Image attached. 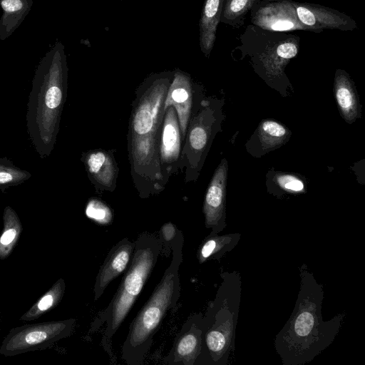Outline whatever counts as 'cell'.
<instances>
[{
  "instance_id": "obj_1",
  "label": "cell",
  "mask_w": 365,
  "mask_h": 365,
  "mask_svg": "<svg viewBox=\"0 0 365 365\" xmlns=\"http://www.w3.org/2000/svg\"><path fill=\"white\" fill-rule=\"evenodd\" d=\"M173 71L148 76L138 86L132 101L127 135L130 172L142 199L162 192L166 184L161 173L159 148L165 102Z\"/></svg>"
},
{
  "instance_id": "obj_2",
  "label": "cell",
  "mask_w": 365,
  "mask_h": 365,
  "mask_svg": "<svg viewBox=\"0 0 365 365\" xmlns=\"http://www.w3.org/2000/svg\"><path fill=\"white\" fill-rule=\"evenodd\" d=\"M300 287L294 309L274 340L283 365H304L319 355L335 339L344 313L324 321V291L306 264L299 268Z\"/></svg>"
},
{
  "instance_id": "obj_3",
  "label": "cell",
  "mask_w": 365,
  "mask_h": 365,
  "mask_svg": "<svg viewBox=\"0 0 365 365\" xmlns=\"http://www.w3.org/2000/svg\"><path fill=\"white\" fill-rule=\"evenodd\" d=\"M68 72L64 46L56 41L36 67L27 103V133L42 159L51 155L56 142L67 98Z\"/></svg>"
},
{
  "instance_id": "obj_4",
  "label": "cell",
  "mask_w": 365,
  "mask_h": 365,
  "mask_svg": "<svg viewBox=\"0 0 365 365\" xmlns=\"http://www.w3.org/2000/svg\"><path fill=\"white\" fill-rule=\"evenodd\" d=\"M184 237L178 229L172 246L169 266L151 295L130 324L122 345L121 357L128 365H141L168 312L175 308L180 297L179 269L182 261Z\"/></svg>"
},
{
  "instance_id": "obj_5",
  "label": "cell",
  "mask_w": 365,
  "mask_h": 365,
  "mask_svg": "<svg viewBox=\"0 0 365 365\" xmlns=\"http://www.w3.org/2000/svg\"><path fill=\"white\" fill-rule=\"evenodd\" d=\"M160 253L159 238L148 232L140 233L135 240L131 260L115 294L91 322L90 332L104 326L101 344L111 359H114L113 338L143 290Z\"/></svg>"
},
{
  "instance_id": "obj_6",
  "label": "cell",
  "mask_w": 365,
  "mask_h": 365,
  "mask_svg": "<svg viewBox=\"0 0 365 365\" xmlns=\"http://www.w3.org/2000/svg\"><path fill=\"white\" fill-rule=\"evenodd\" d=\"M215 299L202 318V348L195 365H227L235 351L242 279L237 271L222 272Z\"/></svg>"
},
{
  "instance_id": "obj_7",
  "label": "cell",
  "mask_w": 365,
  "mask_h": 365,
  "mask_svg": "<svg viewBox=\"0 0 365 365\" xmlns=\"http://www.w3.org/2000/svg\"><path fill=\"white\" fill-rule=\"evenodd\" d=\"M234 51L240 53V60L249 58L255 72L272 88L285 97L293 87L285 68L299 50L300 38L285 31H271L252 24L239 37Z\"/></svg>"
},
{
  "instance_id": "obj_8",
  "label": "cell",
  "mask_w": 365,
  "mask_h": 365,
  "mask_svg": "<svg viewBox=\"0 0 365 365\" xmlns=\"http://www.w3.org/2000/svg\"><path fill=\"white\" fill-rule=\"evenodd\" d=\"M224 104V98L205 96L194 108L180 155V170L186 183L198 179L212 142L222 131Z\"/></svg>"
},
{
  "instance_id": "obj_9",
  "label": "cell",
  "mask_w": 365,
  "mask_h": 365,
  "mask_svg": "<svg viewBox=\"0 0 365 365\" xmlns=\"http://www.w3.org/2000/svg\"><path fill=\"white\" fill-rule=\"evenodd\" d=\"M75 324V319H68L15 327L4 339L0 354L11 356L46 349L70 336Z\"/></svg>"
},
{
  "instance_id": "obj_10",
  "label": "cell",
  "mask_w": 365,
  "mask_h": 365,
  "mask_svg": "<svg viewBox=\"0 0 365 365\" xmlns=\"http://www.w3.org/2000/svg\"><path fill=\"white\" fill-rule=\"evenodd\" d=\"M205 97L202 86L194 82L189 73L180 69L174 71L165 102V108L172 105L177 112L182 144L194 108Z\"/></svg>"
},
{
  "instance_id": "obj_11",
  "label": "cell",
  "mask_w": 365,
  "mask_h": 365,
  "mask_svg": "<svg viewBox=\"0 0 365 365\" xmlns=\"http://www.w3.org/2000/svg\"><path fill=\"white\" fill-rule=\"evenodd\" d=\"M293 2L261 0L250 12L251 24L271 31H308L299 20Z\"/></svg>"
},
{
  "instance_id": "obj_12",
  "label": "cell",
  "mask_w": 365,
  "mask_h": 365,
  "mask_svg": "<svg viewBox=\"0 0 365 365\" xmlns=\"http://www.w3.org/2000/svg\"><path fill=\"white\" fill-rule=\"evenodd\" d=\"M228 162L222 158L207 186L202 207L206 228L219 234L226 227V187Z\"/></svg>"
},
{
  "instance_id": "obj_13",
  "label": "cell",
  "mask_w": 365,
  "mask_h": 365,
  "mask_svg": "<svg viewBox=\"0 0 365 365\" xmlns=\"http://www.w3.org/2000/svg\"><path fill=\"white\" fill-rule=\"evenodd\" d=\"M182 137L177 112L170 105L165 108L159 148L163 180L168 185L170 177L180 170Z\"/></svg>"
},
{
  "instance_id": "obj_14",
  "label": "cell",
  "mask_w": 365,
  "mask_h": 365,
  "mask_svg": "<svg viewBox=\"0 0 365 365\" xmlns=\"http://www.w3.org/2000/svg\"><path fill=\"white\" fill-rule=\"evenodd\" d=\"M202 313L191 314L177 334L173 345L163 358L170 365H195L202 348Z\"/></svg>"
},
{
  "instance_id": "obj_15",
  "label": "cell",
  "mask_w": 365,
  "mask_h": 365,
  "mask_svg": "<svg viewBox=\"0 0 365 365\" xmlns=\"http://www.w3.org/2000/svg\"><path fill=\"white\" fill-rule=\"evenodd\" d=\"M297 17L309 31L320 33L324 29L354 31L357 28L356 21L336 9L319 4L294 1Z\"/></svg>"
},
{
  "instance_id": "obj_16",
  "label": "cell",
  "mask_w": 365,
  "mask_h": 365,
  "mask_svg": "<svg viewBox=\"0 0 365 365\" xmlns=\"http://www.w3.org/2000/svg\"><path fill=\"white\" fill-rule=\"evenodd\" d=\"M114 153L100 148L81 153V160L97 192H113L116 188L119 168Z\"/></svg>"
},
{
  "instance_id": "obj_17",
  "label": "cell",
  "mask_w": 365,
  "mask_h": 365,
  "mask_svg": "<svg viewBox=\"0 0 365 365\" xmlns=\"http://www.w3.org/2000/svg\"><path fill=\"white\" fill-rule=\"evenodd\" d=\"M135 249V241L124 237L109 251L100 267L93 287L94 301L103 294L109 284L125 271Z\"/></svg>"
},
{
  "instance_id": "obj_18",
  "label": "cell",
  "mask_w": 365,
  "mask_h": 365,
  "mask_svg": "<svg viewBox=\"0 0 365 365\" xmlns=\"http://www.w3.org/2000/svg\"><path fill=\"white\" fill-rule=\"evenodd\" d=\"M291 136L292 131L281 122L265 118L260 121L245 148L250 155L259 158L284 145Z\"/></svg>"
},
{
  "instance_id": "obj_19",
  "label": "cell",
  "mask_w": 365,
  "mask_h": 365,
  "mask_svg": "<svg viewBox=\"0 0 365 365\" xmlns=\"http://www.w3.org/2000/svg\"><path fill=\"white\" fill-rule=\"evenodd\" d=\"M334 95L341 117L348 124L361 117V106L355 83L349 74L338 68L334 79Z\"/></svg>"
},
{
  "instance_id": "obj_20",
  "label": "cell",
  "mask_w": 365,
  "mask_h": 365,
  "mask_svg": "<svg viewBox=\"0 0 365 365\" xmlns=\"http://www.w3.org/2000/svg\"><path fill=\"white\" fill-rule=\"evenodd\" d=\"M223 1L224 0H205L203 4L199 21L200 47L207 58L210 57L215 43Z\"/></svg>"
},
{
  "instance_id": "obj_21",
  "label": "cell",
  "mask_w": 365,
  "mask_h": 365,
  "mask_svg": "<svg viewBox=\"0 0 365 365\" xmlns=\"http://www.w3.org/2000/svg\"><path fill=\"white\" fill-rule=\"evenodd\" d=\"M267 192L277 197L307 192L306 179L298 173L270 170L266 175Z\"/></svg>"
},
{
  "instance_id": "obj_22",
  "label": "cell",
  "mask_w": 365,
  "mask_h": 365,
  "mask_svg": "<svg viewBox=\"0 0 365 365\" xmlns=\"http://www.w3.org/2000/svg\"><path fill=\"white\" fill-rule=\"evenodd\" d=\"M240 233H230L220 235L210 233L200 243L197 259L200 264L208 260H220L224 255L231 252L239 243Z\"/></svg>"
},
{
  "instance_id": "obj_23",
  "label": "cell",
  "mask_w": 365,
  "mask_h": 365,
  "mask_svg": "<svg viewBox=\"0 0 365 365\" xmlns=\"http://www.w3.org/2000/svg\"><path fill=\"white\" fill-rule=\"evenodd\" d=\"M33 0H0V40L8 38L23 22L33 5Z\"/></svg>"
},
{
  "instance_id": "obj_24",
  "label": "cell",
  "mask_w": 365,
  "mask_h": 365,
  "mask_svg": "<svg viewBox=\"0 0 365 365\" xmlns=\"http://www.w3.org/2000/svg\"><path fill=\"white\" fill-rule=\"evenodd\" d=\"M19 215L11 206H6L3 212V229L0 234V259H6L18 243L22 232Z\"/></svg>"
},
{
  "instance_id": "obj_25",
  "label": "cell",
  "mask_w": 365,
  "mask_h": 365,
  "mask_svg": "<svg viewBox=\"0 0 365 365\" xmlns=\"http://www.w3.org/2000/svg\"><path fill=\"white\" fill-rule=\"evenodd\" d=\"M66 289L65 281L58 279L52 287L36 301L20 318L23 321L37 319L47 312L55 308L61 301Z\"/></svg>"
},
{
  "instance_id": "obj_26",
  "label": "cell",
  "mask_w": 365,
  "mask_h": 365,
  "mask_svg": "<svg viewBox=\"0 0 365 365\" xmlns=\"http://www.w3.org/2000/svg\"><path fill=\"white\" fill-rule=\"evenodd\" d=\"M261 0H224L220 22L232 28L244 25L246 16Z\"/></svg>"
},
{
  "instance_id": "obj_27",
  "label": "cell",
  "mask_w": 365,
  "mask_h": 365,
  "mask_svg": "<svg viewBox=\"0 0 365 365\" xmlns=\"http://www.w3.org/2000/svg\"><path fill=\"white\" fill-rule=\"evenodd\" d=\"M31 177V173L16 166L7 157H0V190L2 192L24 183Z\"/></svg>"
},
{
  "instance_id": "obj_28",
  "label": "cell",
  "mask_w": 365,
  "mask_h": 365,
  "mask_svg": "<svg viewBox=\"0 0 365 365\" xmlns=\"http://www.w3.org/2000/svg\"><path fill=\"white\" fill-rule=\"evenodd\" d=\"M85 214L88 218L101 225L112 223L113 213L105 202L96 198H91L86 206Z\"/></svg>"
},
{
  "instance_id": "obj_29",
  "label": "cell",
  "mask_w": 365,
  "mask_h": 365,
  "mask_svg": "<svg viewBox=\"0 0 365 365\" xmlns=\"http://www.w3.org/2000/svg\"><path fill=\"white\" fill-rule=\"evenodd\" d=\"M178 228L171 222L163 224L159 231V240L161 244V253L168 257L172 252V246Z\"/></svg>"
},
{
  "instance_id": "obj_30",
  "label": "cell",
  "mask_w": 365,
  "mask_h": 365,
  "mask_svg": "<svg viewBox=\"0 0 365 365\" xmlns=\"http://www.w3.org/2000/svg\"><path fill=\"white\" fill-rule=\"evenodd\" d=\"M122 1V0H121Z\"/></svg>"
}]
</instances>
